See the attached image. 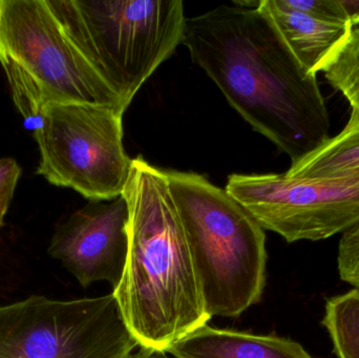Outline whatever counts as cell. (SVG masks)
Wrapping results in <instances>:
<instances>
[{"instance_id": "1", "label": "cell", "mask_w": 359, "mask_h": 358, "mask_svg": "<svg viewBox=\"0 0 359 358\" xmlns=\"http://www.w3.org/2000/svg\"><path fill=\"white\" fill-rule=\"evenodd\" d=\"M182 43L243 119L292 163L330 138L316 75L302 67L259 6H221L187 18Z\"/></svg>"}, {"instance_id": "2", "label": "cell", "mask_w": 359, "mask_h": 358, "mask_svg": "<svg viewBox=\"0 0 359 358\" xmlns=\"http://www.w3.org/2000/svg\"><path fill=\"white\" fill-rule=\"evenodd\" d=\"M122 195L130 212L128 252L113 294L139 347L165 354L211 317L165 170L135 158Z\"/></svg>"}, {"instance_id": "3", "label": "cell", "mask_w": 359, "mask_h": 358, "mask_svg": "<svg viewBox=\"0 0 359 358\" xmlns=\"http://www.w3.org/2000/svg\"><path fill=\"white\" fill-rule=\"evenodd\" d=\"M165 174L209 317H240L263 296L265 230L226 189L202 174Z\"/></svg>"}, {"instance_id": "4", "label": "cell", "mask_w": 359, "mask_h": 358, "mask_svg": "<svg viewBox=\"0 0 359 358\" xmlns=\"http://www.w3.org/2000/svg\"><path fill=\"white\" fill-rule=\"evenodd\" d=\"M63 29L126 109L183 42L181 0H48Z\"/></svg>"}, {"instance_id": "5", "label": "cell", "mask_w": 359, "mask_h": 358, "mask_svg": "<svg viewBox=\"0 0 359 358\" xmlns=\"http://www.w3.org/2000/svg\"><path fill=\"white\" fill-rule=\"evenodd\" d=\"M0 64L25 119L39 118L55 103L126 111L67 35L48 0H0Z\"/></svg>"}, {"instance_id": "6", "label": "cell", "mask_w": 359, "mask_h": 358, "mask_svg": "<svg viewBox=\"0 0 359 358\" xmlns=\"http://www.w3.org/2000/svg\"><path fill=\"white\" fill-rule=\"evenodd\" d=\"M123 113L93 103L44 107L34 132L40 153L36 174L90 201L121 197L133 167L123 145Z\"/></svg>"}, {"instance_id": "7", "label": "cell", "mask_w": 359, "mask_h": 358, "mask_svg": "<svg viewBox=\"0 0 359 358\" xmlns=\"http://www.w3.org/2000/svg\"><path fill=\"white\" fill-rule=\"evenodd\" d=\"M137 347L113 294L0 307V358H128Z\"/></svg>"}, {"instance_id": "8", "label": "cell", "mask_w": 359, "mask_h": 358, "mask_svg": "<svg viewBox=\"0 0 359 358\" xmlns=\"http://www.w3.org/2000/svg\"><path fill=\"white\" fill-rule=\"evenodd\" d=\"M225 189L288 243L329 239L359 223V170L324 178L233 174Z\"/></svg>"}, {"instance_id": "9", "label": "cell", "mask_w": 359, "mask_h": 358, "mask_svg": "<svg viewBox=\"0 0 359 358\" xmlns=\"http://www.w3.org/2000/svg\"><path fill=\"white\" fill-rule=\"evenodd\" d=\"M128 219L123 195L90 201L57 227L48 254L60 260L83 287L109 282L115 289L128 259Z\"/></svg>"}, {"instance_id": "10", "label": "cell", "mask_w": 359, "mask_h": 358, "mask_svg": "<svg viewBox=\"0 0 359 358\" xmlns=\"http://www.w3.org/2000/svg\"><path fill=\"white\" fill-rule=\"evenodd\" d=\"M268 15L295 58L308 73L318 75L354 29L351 23L320 20L289 8L283 0H261Z\"/></svg>"}, {"instance_id": "11", "label": "cell", "mask_w": 359, "mask_h": 358, "mask_svg": "<svg viewBox=\"0 0 359 358\" xmlns=\"http://www.w3.org/2000/svg\"><path fill=\"white\" fill-rule=\"evenodd\" d=\"M176 358H313L299 343L205 325L168 349Z\"/></svg>"}, {"instance_id": "12", "label": "cell", "mask_w": 359, "mask_h": 358, "mask_svg": "<svg viewBox=\"0 0 359 358\" xmlns=\"http://www.w3.org/2000/svg\"><path fill=\"white\" fill-rule=\"evenodd\" d=\"M351 109L349 120L341 132L291 163L287 174L305 178H324L359 170V107Z\"/></svg>"}, {"instance_id": "13", "label": "cell", "mask_w": 359, "mask_h": 358, "mask_svg": "<svg viewBox=\"0 0 359 358\" xmlns=\"http://www.w3.org/2000/svg\"><path fill=\"white\" fill-rule=\"evenodd\" d=\"M323 325L339 358H359V290L329 298Z\"/></svg>"}, {"instance_id": "14", "label": "cell", "mask_w": 359, "mask_h": 358, "mask_svg": "<svg viewBox=\"0 0 359 358\" xmlns=\"http://www.w3.org/2000/svg\"><path fill=\"white\" fill-rule=\"evenodd\" d=\"M331 86L345 96L352 107H359V27L320 67Z\"/></svg>"}, {"instance_id": "15", "label": "cell", "mask_w": 359, "mask_h": 358, "mask_svg": "<svg viewBox=\"0 0 359 358\" xmlns=\"http://www.w3.org/2000/svg\"><path fill=\"white\" fill-rule=\"evenodd\" d=\"M337 264L341 279L359 290V223L341 235Z\"/></svg>"}, {"instance_id": "16", "label": "cell", "mask_w": 359, "mask_h": 358, "mask_svg": "<svg viewBox=\"0 0 359 358\" xmlns=\"http://www.w3.org/2000/svg\"><path fill=\"white\" fill-rule=\"evenodd\" d=\"M293 10L320 20L335 23H350L339 0H283Z\"/></svg>"}, {"instance_id": "17", "label": "cell", "mask_w": 359, "mask_h": 358, "mask_svg": "<svg viewBox=\"0 0 359 358\" xmlns=\"http://www.w3.org/2000/svg\"><path fill=\"white\" fill-rule=\"evenodd\" d=\"M21 167L13 158H0V228L14 198Z\"/></svg>"}, {"instance_id": "18", "label": "cell", "mask_w": 359, "mask_h": 358, "mask_svg": "<svg viewBox=\"0 0 359 358\" xmlns=\"http://www.w3.org/2000/svg\"><path fill=\"white\" fill-rule=\"evenodd\" d=\"M348 21L354 27H359V0H339Z\"/></svg>"}, {"instance_id": "19", "label": "cell", "mask_w": 359, "mask_h": 358, "mask_svg": "<svg viewBox=\"0 0 359 358\" xmlns=\"http://www.w3.org/2000/svg\"><path fill=\"white\" fill-rule=\"evenodd\" d=\"M128 358H168L164 354H159V353H151L149 351L143 350L141 349L140 352L137 354H132Z\"/></svg>"}]
</instances>
